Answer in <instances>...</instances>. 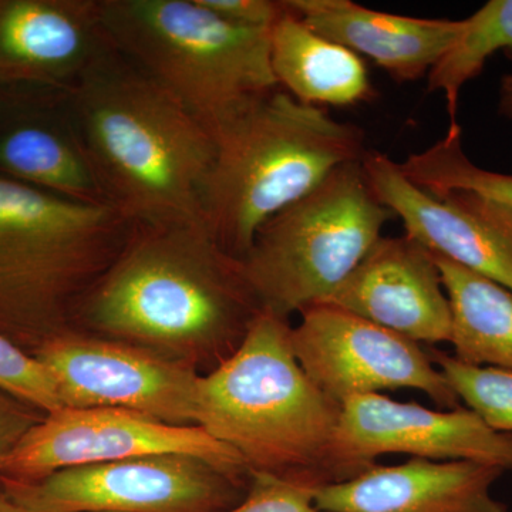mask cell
<instances>
[{
	"mask_svg": "<svg viewBox=\"0 0 512 512\" xmlns=\"http://www.w3.org/2000/svg\"><path fill=\"white\" fill-rule=\"evenodd\" d=\"M504 473L474 461L410 457L399 466L373 464L312 498L325 512H508L491 494Z\"/></svg>",
	"mask_w": 512,
	"mask_h": 512,
	"instance_id": "17",
	"label": "cell"
},
{
	"mask_svg": "<svg viewBox=\"0 0 512 512\" xmlns=\"http://www.w3.org/2000/svg\"><path fill=\"white\" fill-rule=\"evenodd\" d=\"M291 345L303 372L340 404L384 390L413 389L451 410L460 399L420 343L330 303L301 312Z\"/></svg>",
	"mask_w": 512,
	"mask_h": 512,
	"instance_id": "11",
	"label": "cell"
},
{
	"mask_svg": "<svg viewBox=\"0 0 512 512\" xmlns=\"http://www.w3.org/2000/svg\"><path fill=\"white\" fill-rule=\"evenodd\" d=\"M0 512H30L28 508L23 507L18 500L9 494L5 487L0 488Z\"/></svg>",
	"mask_w": 512,
	"mask_h": 512,
	"instance_id": "29",
	"label": "cell"
},
{
	"mask_svg": "<svg viewBox=\"0 0 512 512\" xmlns=\"http://www.w3.org/2000/svg\"><path fill=\"white\" fill-rule=\"evenodd\" d=\"M111 47L168 90L212 136L278 87L271 30L215 15L201 0H100Z\"/></svg>",
	"mask_w": 512,
	"mask_h": 512,
	"instance_id": "6",
	"label": "cell"
},
{
	"mask_svg": "<svg viewBox=\"0 0 512 512\" xmlns=\"http://www.w3.org/2000/svg\"><path fill=\"white\" fill-rule=\"evenodd\" d=\"M417 343H450L453 318L436 259L416 239L380 237L323 302Z\"/></svg>",
	"mask_w": 512,
	"mask_h": 512,
	"instance_id": "15",
	"label": "cell"
},
{
	"mask_svg": "<svg viewBox=\"0 0 512 512\" xmlns=\"http://www.w3.org/2000/svg\"><path fill=\"white\" fill-rule=\"evenodd\" d=\"M187 456L248 485L242 458L197 426H174L128 410L73 409L46 413L13 447L0 473L37 480L67 470L148 456Z\"/></svg>",
	"mask_w": 512,
	"mask_h": 512,
	"instance_id": "8",
	"label": "cell"
},
{
	"mask_svg": "<svg viewBox=\"0 0 512 512\" xmlns=\"http://www.w3.org/2000/svg\"><path fill=\"white\" fill-rule=\"evenodd\" d=\"M224 512H325L313 504L312 491L268 474L251 473L241 503Z\"/></svg>",
	"mask_w": 512,
	"mask_h": 512,
	"instance_id": "25",
	"label": "cell"
},
{
	"mask_svg": "<svg viewBox=\"0 0 512 512\" xmlns=\"http://www.w3.org/2000/svg\"><path fill=\"white\" fill-rule=\"evenodd\" d=\"M362 167L377 200L402 220L406 235L512 292L510 210L476 192L423 190L379 151L367 150Z\"/></svg>",
	"mask_w": 512,
	"mask_h": 512,
	"instance_id": "12",
	"label": "cell"
},
{
	"mask_svg": "<svg viewBox=\"0 0 512 512\" xmlns=\"http://www.w3.org/2000/svg\"><path fill=\"white\" fill-rule=\"evenodd\" d=\"M461 403L501 433L512 434V372L473 366L437 349L427 350Z\"/></svg>",
	"mask_w": 512,
	"mask_h": 512,
	"instance_id": "23",
	"label": "cell"
},
{
	"mask_svg": "<svg viewBox=\"0 0 512 512\" xmlns=\"http://www.w3.org/2000/svg\"><path fill=\"white\" fill-rule=\"evenodd\" d=\"M202 190V220L229 255L244 259L256 232L336 168L362 161L365 131L301 103L281 87L225 121Z\"/></svg>",
	"mask_w": 512,
	"mask_h": 512,
	"instance_id": "4",
	"label": "cell"
},
{
	"mask_svg": "<svg viewBox=\"0 0 512 512\" xmlns=\"http://www.w3.org/2000/svg\"><path fill=\"white\" fill-rule=\"evenodd\" d=\"M393 218L367 183L362 161L336 168L256 232L242 264L262 309L289 319L325 301Z\"/></svg>",
	"mask_w": 512,
	"mask_h": 512,
	"instance_id": "7",
	"label": "cell"
},
{
	"mask_svg": "<svg viewBox=\"0 0 512 512\" xmlns=\"http://www.w3.org/2000/svg\"><path fill=\"white\" fill-rule=\"evenodd\" d=\"M402 173L423 190L471 191L512 212V174L478 167L464 153L460 124L448 127L446 136L421 153L399 163Z\"/></svg>",
	"mask_w": 512,
	"mask_h": 512,
	"instance_id": "22",
	"label": "cell"
},
{
	"mask_svg": "<svg viewBox=\"0 0 512 512\" xmlns=\"http://www.w3.org/2000/svg\"><path fill=\"white\" fill-rule=\"evenodd\" d=\"M248 485L174 454L67 468L37 480L5 478L6 490L30 512H224L241 503Z\"/></svg>",
	"mask_w": 512,
	"mask_h": 512,
	"instance_id": "9",
	"label": "cell"
},
{
	"mask_svg": "<svg viewBox=\"0 0 512 512\" xmlns=\"http://www.w3.org/2000/svg\"><path fill=\"white\" fill-rule=\"evenodd\" d=\"M262 311L241 259L204 224L136 225L77 305L73 329L214 369Z\"/></svg>",
	"mask_w": 512,
	"mask_h": 512,
	"instance_id": "1",
	"label": "cell"
},
{
	"mask_svg": "<svg viewBox=\"0 0 512 512\" xmlns=\"http://www.w3.org/2000/svg\"><path fill=\"white\" fill-rule=\"evenodd\" d=\"M271 66L278 87L309 106L346 109L376 96L362 57L288 9L271 30Z\"/></svg>",
	"mask_w": 512,
	"mask_h": 512,
	"instance_id": "19",
	"label": "cell"
},
{
	"mask_svg": "<svg viewBox=\"0 0 512 512\" xmlns=\"http://www.w3.org/2000/svg\"><path fill=\"white\" fill-rule=\"evenodd\" d=\"M109 49L100 0H0V90L70 92Z\"/></svg>",
	"mask_w": 512,
	"mask_h": 512,
	"instance_id": "14",
	"label": "cell"
},
{
	"mask_svg": "<svg viewBox=\"0 0 512 512\" xmlns=\"http://www.w3.org/2000/svg\"><path fill=\"white\" fill-rule=\"evenodd\" d=\"M288 318L262 311L239 348L198 380L195 426L249 473L311 490L356 477L340 446L342 404L296 360Z\"/></svg>",
	"mask_w": 512,
	"mask_h": 512,
	"instance_id": "3",
	"label": "cell"
},
{
	"mask_svg": "<svg viewBox=\"0 0 512 512\" xmlns=\"http://www.w3.org/2000/svg\"><path fill=\"white\" fill-rule=\"evenodd\" d=\"M305 25L366 56L397 83L429 76L460 36L463 19L412 18L350 0H285Z\"/></svg>",
	"mask_w": 512,
	"mask_h": 512,
	"instance_id": "18",
	"label": "cell"
},
{
	"mask_svg": "<svg viewBox=\"0 0 512 512\" xmlns=\"http://www.w3.org/2000/svg\"><path fill=\"white\" fill-rule=\"evenodd\" d=\"M39 420L28 419L26 414L15 407H10L5 399H0V464L25 436L26 431Z\"/></svg>",
	"mask_w": 512,
	"mask_h": 512,
	"instance_id": "27",
	"label": "cell"
},
{
	"mask_svg": "<svg viewBox=\"0 0 512 512\" xmlns=\"http://www.w3.org/2000/svg\"><path fill=\"white\" fill-rule=\"evenodd\" d=\"M59 92L0 90V175L84 204L110 205Z\"/></svg>",
	"mask_w": 512,
	"mask_h": 512,
	"instance_id": "16",
	"label": "cell"
},
{
	"mask_svg": "<svg viewBox=\"0 0 512 512\" xmlns=\"http://www.w3.org/2000/svg\"><path fill=\"white\" fill-rule=\"evenodd\" d=\"M63 407L120 409L195 426L197 367L140 346L69 329L39 346Z\"/></svg>",
	"mask_w": 512,
	"mask_h": 512,
	"instance_id": "10",
	"label": "cell"
},
{
	"mask_svg": "<svg viewBox=\"0 0 512 512\" xmlns=\"http://www.w3.org/2000/svg\"><path fill=\"white\" fill-rule=\"evenodd\" d=\"M222 19L247 28L272 29L286 13L284 2L274 0H201Z\"/></svg>",
	"mask_w": 512,
	"mask_h": 512,
	"instance_id": "26",
	"label": "cell"
},
{
	"mask_svg": "<svg viewBox=\"0 0 512 512\" xmlns=\"http://www.w3.org/2000/svg\"><path fill=\"white\" fill-rule=\"evenodd\" d=\"M0 392L45 414L63 407L56 384L42 362L23 352L3 333H0Z\"/></svg>",
	"mask_w": 512,
	"mask_h": 512,
	"instance_id": "24",
	"label": "cell"
},
{
	"mask_svg": "<svg viewBox=\"0 0 512 512\" xmlns=\"http://www.w3.org/2000/svg\"><path fill=\"white\" fill-rule=\"evenodd\" d=\"M64 104L111 207L136 225L204 224L215 138L110 45Z\"/></svg>",
	"mask_w": 512,
	"mask_h": 512,
	"instance_id": "2",
	"label": "cell"
},
{
	"mask_svg": "<svg viewBox=\"0 0 512 512\" xmlns=\"http://www.w3.org/2000/svg\"><path fill=\"white\" fill-rule=\"evenodd\" d=\"M134 227L111 205L67 200L0 175V333L40 346L73 329L77 305Z\"/></svg>",
	"mask_w": 512,
	"mask_h": 512,
	"instance_id": "5",
	"label": "cell"
},
{
	"mask_svg": "<svg viewBox=\"0 0 512 512\" xmlns=\"http://www.w3.org/2000/svg\"><path fill=\"white\" fill-rule=\"evenodd\" d=\"M512 49V0H490L463 19V29L453 47L427 76L429 92L441 93L450 117L458 126V100L468 82L483 72L494 53Z\"/></svg>",
	"mask_w": 512,
	"mask_h": 512,
	"instance_id": "21",
	"label": "cell"
},
{
	"mask_svg": "<svg viewBox=\"0 0 512 512\" xmlns=\"http://www.w3.org/2000/svg\"><path fill=\"white\" fill-rule=\"evenodd\" d=\"M434 259L450 302L453 356L467 365L512 372L510 289L441 256Z\"/></svg>",
	"mask_w": 512,
	"mask_h": 512,
	"instance_id": "20",
	"label": "cell"
},
{
	"mask_svg": "<svg viewBox=\"0 0 512 512\" xmlns=\"http://www.w3.org/2000/svg\"><path fill=\"white\" fill-rule=\"evenodd\" d=\"M498 111L505 119L512 121V73L505 74L501 79Z\"/></svg>",
	"mask_w": 512,
	"mask_h": 512,
	"instance_id": "28",
	"label": "cell"
},
{
	"mask_svg": "<svg viewBox=\"0 0 512 512\" xmlns=\"http://www.w3.org/2000/svg\"><path fill=\"white\" fill-rule=\"evenodd\" d=\"M339 440L357 476L384 454L512 470V434L491 429L468 407L441 412L384 394L352 397L342 404Z\"/></svg>",
	"mask_w": 512,
	"mask_h": 512,
	"instance_id": "13",
	"label": "cell"
}]
</instances>
